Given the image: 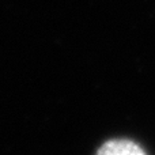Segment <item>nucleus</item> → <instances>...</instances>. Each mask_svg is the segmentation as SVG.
<instances>
[{
  "mask_svg": "<svg viewBox=\"0 0 155 155\" xmlns=\"http://www.w3.org/2000/svg\"><path fill=\"white\" fill-rule=\"evenodd\" d=\"M97 154H99V155H123V154L144 155L146 150H143L135 142L125 140V139H118V140H109V142H106L97 151Z\"/></svg>",
  "mask_w": 155,
  "mask_h": 155,
  "instance_id": "1",
  "label": "nucleus"
}]
</instances>
